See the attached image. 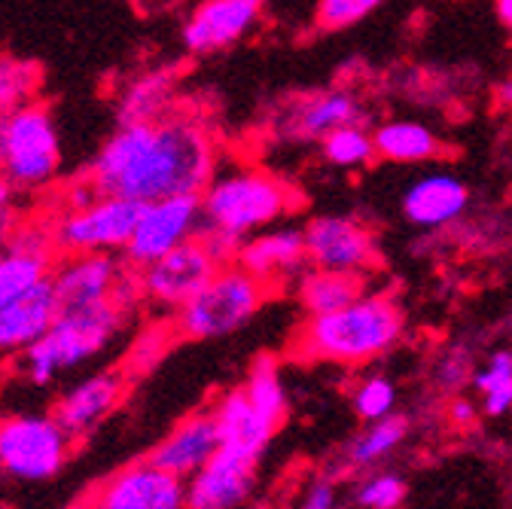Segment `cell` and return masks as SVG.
<instances>
[{"label": "cell", "mask_w": 512, "mask_h": 509, "mask_svg": "<svg viewBox=\"0 0 512 509\" xmlns=\"http://www.w3.org/2000/svg\"><path fill=\"white\" fill-rule=\"evenodd\" d=\"M214 174V138L189 113L119 122L89 168V180L98 193L135 199L141 205L186 193L202 196Z\"/></svg>", "instance_id": "6da1fadb"}, {"label": "cell", "mask_w": 512, "mask_h": 509, "mask_svg": "<svg viewBox=\"0 0 512 509\" xmlns=\"http://www.w3.org/2000/svg\"><path fill=\"white\" fill-rule=\"evenodd\" d=\"M296 208V193L263 168H235L214 174L202 193V232L199 238L217 253L220 263H232L244 238L263 232Z\"/></svg>", "instance_id": "7a4b0ae2"}, {"label": "cell", "mask_w": 512, "mask_h": 509, "mask_svg": "<svg viewBox=\"0 0 512 509\" xmlns=\"http://www.w3.org/2000/svg\"><path fill=\"white\" fill-rule=\"evenodd\" d=\"M406 330V317L394 296L363 293L351 305L308 317L293 339V357L360 366L388 354Z\"/></svg>", "instance_id": "3957f363"}, {"label": "cell", "mask_w": 512, "mask_h": 509, "mask_svg": "<svg viewBox=\"0 0 512 509\" xmlns=\"http://www.w3.org/2000/svg\"><path fill=\"white\" fill-rule=\"evenodd\" d=\"M125 311L128 305L119 299L89 308H61L46 336L16 357L19 372L31 385L46 388L58 375L80 369L83 363L104 354L107 345L119 336Z\"/></svg>", "instance_id": "277c9868"}, {"label": "cell", "mask_w": 512, "mask_h": 509, "mask_svg": "<svg viewBox=\"0 0 512 509\" xmlns=\"http://www.w3.org/2000/svg\"><path fill=\"white\" fill-rule=\"evenodd\" d=\"M272 287L241 263H223L220 272L174 314V333L189 342L220 339L241 330L263 308Z\"/></svg>", "instance_id": "5b68a950"}, {"label": "cell", "mask_w": 512, "mask_h": 509, "mask_svg": "<svg viewBox=\"0 0 512 509\" xmlns=\"http://www.w3.org/2000/svg\"><path fill=\"white\" fill-rule=\"evenodd\" d=\"M61 141L46 104L34 101L0 122V177L16 193L37 196L58 180Z\"/></svg>", "instance_id": "8992f818"}, {"label": "cell", "mask_w": 512, "mask_h": 509, "mask_svg": "<svg viewBox=\"0 0 512 509\" xmlns=\"http://www.w3.org/2000/svg\"><path fill=\"white\" fill-rule=\"evenodd\" d=\"M74 436L49 412L0 415V473L19 482H46L71 458Z\"/></svg>", "instance_id": "52a82bcc"}, {"label": "cell", "mask_w": 512, "mask_h": 509, "mask_svg": "<svg viewBox=\"0 0 512 509\" xmlns=\"http://www.w3.org/2000/svg\"><path fill=\"white\" fill-rule=\"evenodd\" d=\"M141 202L122 196H98L83 208L52 217L58 253H125L141 217Z\"/></svg>", "instance_id": "ba28073f"}, {"label": "cell", "mask_w": 512, "mask_h": 509, "mask_svg": "<svg viewBox=\"0 0 512 509\" xmlns=\"http://www.w3.org/2000/svg\"><path fill=\"white\" fill-rule=\"evenodd\" d=\"M49 281L61 308H89L110 299L132 305L141 299L138 275H128L113 253H61Z\"/></svg>", "instance_id": "9c48e42d"}, {"label": "cell", "mask_w": 512, "mask_h": 509, "mask_svg": "<svg viewBox=\"0 0 512 509\" xmlns=\"http://www.w3.org/2000/svg\"><path fill=\"white\" fill-rule=\"evenodd\" d=\"M220 266L217 253L202 238H192L165 253L162 260L138 269L141 299L162 311H177L220 272Z\"/></svg>", "instance_id": "30bf717a"}, {"label": "cell", "mask_w": 512, "mask_h": 509, "mask_svg": "<svg viewBox=\"0 0 512 509\" xmlns=\"http://www.w3.org/2000/svg\"><path fill=\"white\" fill-rule=\"evenodd\" d=\"M199 232H202V196L186 193V196L147 202L141 208L132 241L125 247V260L128 266L144 269L162 260L174 247L199 238Z\"/></svg>", "instance_id": "8fae6325"}, {"label": "cell", "mask_w": 512, "mask_h": 509, "mask_svg": "<svg viewBox=\"0 0 512 509\" xmlns=\"http://www.w3.org/2000/svg\"><path fill=\"white\" fill-rule=\"evenodd\" d=\"M260 458L235 445H223L217 455L186 479V509H241L256 485Z\"/></svg>", "instance_id": "7c38bea8"}, {"label": "cell", "mask_w": 512, "mask_h": 509, "mask_svg": "<svg viewBox=\"0 0 512 509\" xmlns=\"http://www.w3.org/2000/svg\"><path fill=\"white\" fill-rule=\"evenodd\" d=\"M308 266L363 275L375 266L378 250L366 226L351 217H317L305 229Z\"/></svg>", "instance_id": "4fadbf2b"}, {"label": "cell", "mask_w": 512, "mask_h": 509, "mask_svg": "<svg viewBox=\"0 0 512 509\" xmlns=\"http://www.w3.org/2000/svg\"><path fill=\"white\" fill-rule=\"evenodd\" d=\"M263 16V0H199L183 22V46L192 55H211L235 46Z\"/></svg>", "instance_id": "5bb4252c"}, {"label": "cell", "mask_w": 512, "mask_h": 509, "mask_svg": "<svg viewBox=\"0 0 512 509\" xmlns=\"http://www.w3.org/2000/svg\"><path fill=\"white\" fill-rule=\"evenodd\" d=\"M89 509H186V479L147 458L119 470Z\"/></svg>", "instance_id": "9a60e30c"}, {"label": "cell", "mask_w": 512, "mask_h": 509, "mask_svg": "<svg viewBox=\"0 0 512 509\" xmlns=\"http://www.w3.org/2000/svg\"><path fill=\"white\" fill-rule=\"evenodd\" d=\"M55 235L49 223H22L7 247H0V308L43 281L55 266Z\"/></svg>", "instance_id": "2e32d148"}, {"label": "cell", "mask_w": 512, "mask_h": 509, "mask_svg": "<svg viewBox=\"0 0 512 509\" xmlns=\"http://www.w3.org/2000/svg\"><path fill=\"white\" fill-rule=\"evenodd\" d=\"M235 263H241L250 275H256L272 290L290 284L308 269L305 232L299 229H263L244 238Z\"/></svg>", "instance_id": "e0dca14e"}, {"label": "cell", "mask_w": 512, "mask_h": 509, "mask_svg": "<svg viewBox=\"0 0 512 509\" xmlns=\"http://www.w3.org/2000/svg\"><path fill=\"white\" fill-rule=\"evenodd\" d=\"M122 394H125L122 372H116V369L92 372L58 397L52 415L74 439H80V436L92 433L119 406Z\"/></svg>", "instance_id": "ac0fdd59"}, {"label": "cell", "mask_w": 512, "mask_h": 509, "mask_svg": "<svg viewBox=\"0 0 512 509\" xmlns=\"http://www.w3.org/2000/svg\"><path fill=\"white\" fill-rule=\"evenodd\" d=\"M61 305L49 275L0 308V357H19L46 336Z\"/></svg>", "instance_id": "d6986e66"}, {"label": "cell", "mask_w": 512, "mask_h": 509, "mask_svg": "<svg viewBox=\"0 0 512 509\" xmlns=\"http://www.w3.org/2000/svg\"><path fill=\"white\" fill-rule=\"evenodd\" d=\"M217 449H220V424L214 418V409H205V412H192L189 418H183L156 445L150 461L180 479H189L217 455Z\"/></svg>", "instance_id": "ffe728a7"}, {"label": "cell", "mask_w": 512, "mask_h": 509, "mask_svg": "<svg viewBox=\"0 0 512 509\" xmlns=\"http://www.w3.org/2000/svg\"><path fill=\"white\" fill-rule=\"evenodd\" d=\"M470 205L467 186L455 174H424L418 177L403 196V214L418 229H442L455 223Z\"/></svg>", "instance_id": "44dd1931"}, {"label": "cell", "mask_w": 512, "mask_h": 509, "mask_svg": "<svg viewBox=\"0 0 512 509\" xmlns=\"http://www.w3.org/2000/svg\"><path fill=\"white\" fill-rule=\"evenodd\" d=\"M351 122H360L357 98L345 89H333V92H317V95L293 104L284 129L296 141H314V138L324 141L330 132L342 129V125H351Z\"/></svg>", "instance_id": "7402d4cb"}, {"label": "cell", "mask_w": 512, "mask_h": 509, "mask_svg": "<svg viewBox=\"0 0 512 509\" xmlns=\"http://www.w3.org/2000/svg\"><path fill=\"white\" fill-rule=\"evenodd\" d=\"M211 409H214V418L220 424V442L235 445V449L263 461V455L269 449V442L275 439L278 427L272 421H266L260 412L250 406L244 388L226 391Z\"/></svg>", "instance_id": "603a6c76"}, {"label": "cell", "mask_w": 512, "mask_h": 509, "mask_svg": "<svg viewBox=\"0 0 512 509\" xmlns=\"http://www.w3.org/2000/svg\"><path fill=\"white\" fill-rule=\"evenodd\" d=\"M375 141V156L388 159V162H400V165H418V162H430L442 153L439 138L427 129L418 119H391L378 125L372 132Z\"/></svg>", "instance_id": "cb8c5ba5"}, {"label": "cell", "mask_w": 512, "mask_h": 509, "mask_svg": "<svg viewBox=\"0 0 512 509\" xmlns=\"http://www.w3.org/2000/svg\"><path fill=\"white\" fill-rule=\"evenodd\" d=\"M363 293H366L363 275L330 272V269H314V266L299 275V287H296V296L308 317L339 311Z\"/></svg>", "instance_id": "d4e9b609"}, {"label": "cell", "mask_w": 512, "mask_h": 509, "mask_svg": "<svg viewBox=\"0 0 512 509\" xmlns=\"http://www.w3.org/2000/svg\"><path fill=\"white\" fill-rule=\"evenodd\" d=\"M177 77L171 68L147 71L135 77L119 95V122H150L168 113L174 101Z\"/></svg>", "instance_id": "484cf974"}, {"label": "cell", "mask_w": 512, "mask_h": 509, "mask_svg": "<svg viewBox=\"0 0 512 509\" xmlns=\"http://www.w3.org/2000/svg\"><path fill=\"white\" fill-rule=\"evenodd\" d=\"M409 418L406 415H388V418H378V421H366V427L351 439L348 445V464L354 470H366L381 464L384 458H391L400 445L409 436Z\"/></svg>", "instance_id": "4316f807"}, {"label": "cell", "mask_w": 512, "mask_h": 509, "mask_svg": "<svg viewBox=\"0 0 512 509\" xmlns=\"http://www.w3.org/2000/svg\"><path fill=\"white\" fill-rule=\"evenodd\" d=\"M244 394L250 400V406L260 412L266 421H272L275 427L284 424L287 418V388L281 381V366L272 354H260L250 363V372L244 378Z\"/></svg>", "instance_id": "83f0119b"}, {"label": "cell", "mask_w": 512, "mask_h": 509, "mask_svg": "<svg viewBox=\"0 0 512 509\" xmlns=\"http://www.w3.org/2000/svg\"><path fill=\"white\" fill-rule=\"evenodd\" d=\"M43 86L40 65L19 55H0V116H10L37 101Z\"/></svg>", "instance_id": "f1b7e54d"}, {"label": "cell", "mask_w": 512, "mask_h": 509, "mask_svg": "<svg viewBox=\"0 0 512 509\" xmlns=\"http://www.w3.org/2000/svg\"><path fill=\"white\" fill-rule=\"evenodd\" d=\"M473 388L482 400V412L488 418H500L512 412V351H494L473 375Z\"/></svg>", "instance_id": "f546056e"}, {"label": "cell", "mask_w": 512, "mask_h": 509, "mask_svg": "<svg viewBox=\"0 0 512 509\" xmlns=\"http://www.w3.org/2000/svg\"><path fill=\"white\" fill-rule=\"evenodd\" d=\"M324 159L339 168H360L375 159V141L360 122L342 125V129L330 132L324 138Z\"/></svg>", "instance_id": "4dcf8cb0"}, {"label": "cell", "mask_w": 512, "mask_h": 509, "mask_svg": "<svg viewBox=\"0 0 512 509\" xmlns=\"http://www.w3.org/2000/svg\"><path fill=\"white\" fill-rule=\"evenodd\" d=\"M409 497V485L400 473L381 470V473H369L360 485H357V506L360 509H400Z\"/></svg>", "instance_id": "1f68e13d"}, {"label": "cell", "mask_w": 512, "mask_h": 509, "mask_svg": "<svg viewBox=\"0 0 512 509\" xmlns=\"http://www.w3.org/2000/svg\"><path fill=\"white\" fill-rule=\"evenodd\" d=\"M354 412L363 421H378V418H388L397 409V388L391 378L384 375H369L363 378L360 385L354 388Z\"/></svg>", "instance_id": "d6a6232c"}, {"label": "cell", "mask_w": 512, "mask_h": 509, "mask_svg": "<svg viewBox=\"0 0 512 509\" xmlns=\"http://www.w3.org/2000/svg\"><path fill=\"white\" fill-rule=\"evenodd\" d=\"M384 0H317V25L324 31H342L375 13Z\"/></svg>", "instance_id": "836d02e7"}, {"label": "cell", "mask_w": 512, "mask_h": 509, "mask_svg": "<svg viewBox=\"0 0 512 509\" xmlns=\"http://www.w3.org/2000/svg\"><path fill=\"white\" fill-rule=\"evenodd\" d=\"M476 369L470 360L467 348H448L439 360H436V385L445 394H461V388L467 381H473Z\"/></svg>", "instance_id": "e575fe53"}, {"label": "cell", "mask_w": 512, "mask_h": 509, "mask_svg": "<svg viewBox=\"0 0 512 509\" xmlns=\"http://www.w3.org/2000/svg\"><path fill=\"white\" fill-rule=\"evenodd\" d=\"M22 226L19 211H16V189L0 177V247H7L16 229Z\"/></svg>", "instance_id": "d590c367"}, {"label": "cell", "mask_w": 512, "mask_h": 509, "mask_svg": "<svg viewBox=\"0 0 512 509\" xmlns=\"http://www.w3.org/2000/svg\"><path fill=\"white\" fill-rule=\"evenodd\" d=\"M339 503V494H336V485L330 479H317L308 485V491L302 494L299 500V509H336Z\"/></svg>", "instance_id": "8d00e7d4"}, {"label": "cell", "mask_w": 512, "mask_h": 509, "mask_svg": "<svg viewBox=\"0 0 512 509\" xmlns=\"http://www.w3.org/2000/svg\"><path fill=\"white\" fill-rule=\"evenodd\" d=\"M448 418H452V424H455V427H473V424H476V418H479V409H476V403H473V400H467V397H455V400H452V406H448Z\"/></svg>", "instance_id": "74e56055"}, {"label": "cell", "mask_w": 512, "mask_h": 509, "mask_svg": "<svg viewBox=\"0 0 512 509\" xmlns=\"http://www.w3.org/2000/svg\"><path fill=\"white\" fill-rule=\"evenodd\" d=\"M497 13L506 28H512V0H497Z\"/></svg>", "instance_id": "f35d334b"}, {"label": "cell", "mask_w": 512, "mask_h": 509, "mask_svg": "<svg viewBox=\"0 0 512 509\" xmlns=\"http://www.w3.org/2000/svg\"><path fill=\"white\" fill-rule=\"evenodd\" d=\"M503 98H506V104H512V83L503 86Z\"/></svg>", "instance_id": "ab89813d"}, {"label": "cell", "mask_w": 512, "mask_h": 509, "mask_svg": "<svg viewBox=\"0 0 512 509\" xmlns=\"http://www.w3.org/2000/svg\"><path fill=\"white\" fill-rule=\"evenodd\" d=\"M0 122H4V116H0Z\"/></svg>", "instance_id": "60d3db41"}]
</instances>
